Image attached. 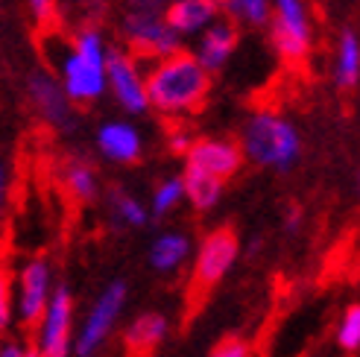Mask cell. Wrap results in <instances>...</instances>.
Returning <instances> with one entry per match:
<instances>
[{
  "label": "cell",
  "mask_w": 360,
  "mask_h": 357,
  "mask_svg": "<svg viewBox=\"0 0 360 357\" xmlns=\"http://www.w3.org/2000/svg\"><path fill=\"white\" fill-rule=\"evenodd\" d=\"M109 50V39L97 24L79 27L68 44L59 50H47V56H53V70H56L53 77L74 105H91L105 94Z\"/></svg>",
  "instance_id": "obj_1"
},
{
  "label": "cell",
  "mask_w": 360,
  "mask_h": 357,
  "mask_svg": "<svg viewBox=\"0 0 360 357\" xmlns=\"http://www.w3.org/2000/svg\"><path fill=\"white\" fill-rule=\"evenodd\" d=\"M150 109L165 117L193 115L208 100L211 74L191 56V50H176L165 59L143 62Z\"/></svg>",
  "instance_id": "obj_2"
},
{
  "label": "cell",
  "mask_w": 360,
  "mask_h": 357,
  "mask_svg": "<svg viewBox=\"0 0 360 357\" xmlns=\"http://www.w3.org/2000/svg\"><path fill=\"white\" fill-rule=\"evenodd\" d=\"M238 147L252 164L273 173H287L302 158V132L290 117L276 109H258L243 123Z\"/></svg>",
  "instance_id": "obj_3"
},
{
  "label": "cell",
  "mask_w": 360,
  "mask_h": 357,
  "mask_svg": "<svg viewBox=\"0 0 360 357\" xmlns=\"http://www.w3.org/2000/svg\"><path fill=\"white\" fill-rule=\"evenodd\" d=\"M126 299H129V287H126L123 278L105 284L100 296L94 299V305L88 308L77 337L70 340V351L77 357H97L120 323V316L126 311Z\"/></svg>",
  "instance_id": "obj_4"
},
{
  "label": "cell",
  "mask_w": 360,
  "mask_h": 357,
  "mask_svg": "<svg viewBox=\"0 0 360 357\" xmlns=\"http://www.w3.org/2000/svg\"><path fill=\"white\" fill-rule=\"evenodd\" d=\"M269 41L287 62L308 59L314 47V18L308 0H269Z\"/></svg>",
  "instance_id": "obj_5"
},
{
  "label": "cell",
  "mask_w": 360,
  "mask_h": 357,
  "mask_svg": "<svg viewBox=\"0 0 360 357\" xmlns=\"http://www.w3.org/2000/svg\"><path fill=\"white\" fill-rule=\"evenodd\" d=\"M120 35L126 41V50L138 56L141 62L165 59L170 53L182 50V39L167 27L165 15H150V12H126L120 18Z\"/></svg>",
  "instance_id": "obj_6"
},
{
  "label": "cell",
  "mask_w": 360,
  "mask_h": 357,
  "mask_svg": "<svg viewBox=\"0 0 360 357\" xmlns=\"http://www.w3.org/2000/svg\"><path fill=\"white\" fill-rule=\"evenodd\" d=\"M56 290L53 278V264L47 258H30L18 275L12 278V301H15V319L27 328H35L47 311V301Z\"/></svg>",
  "instance_id": "obj_7"
},
{
  "label": "cell",
  "mask_w": 360,
  "mask_h": 357,
  "mask_svg": "<svg viewBox=\"0 0 360 357\" xmlns=\"http://www.w3.org/2000/svg\"><path fill=\"white\" fill-rule=\"evenodd\" d=\"M105 94H112L115 103L132 117L150 112L143 62L132 56L129 50H123V47L109 50V59H105Z\"/></svg>",
  "instance_id": "obj_8"
},
{
  "label": "cell",
  "mask_w": 360,
  "mask_h": 357,
  "mask_svg": "<svg viewBox=\"0 0 360 357\" xmlns=\"http://www.w3.org/2000/svg\"><path fill=\"white\" fill-rule=\"evenodd\" d=\"M74 340V293L68 284H56L47 311L35 325V354L39 357H70Z\"/></svg>",
  "instance_id": "obj_9"
},
{
  "label": "cell",
  "mask_w": 360,
  "mask_h": 357,
  "mask_svg": "<svg viewBox=\"0 0 360 357\" xmlns=\"http://www.w3.org/2000/svg\"><path fill=\"white\" fill-rule=\"evenodd\" d=\"M240 255V240L231 228H214L193 249V284L200 290H211L229 275Z\"/></svg>",
  "instance_id": "obj_10"
},
{
  "label": "cell",
  "mask_w": 360,
  "mask_h": 357,
  "mask_svg": "<svg viewBox=\"0 0 360 357\" xmlns=\"http://www.w3.org/2000/svg\"><path fill=\"white\" fill-rule=\"evenodd\" d=\"M27 97L30 105L35 109L50 129H59V132H70L77 126V105L65 97V91L59 88L56 77L50 70L39 67L32 70L30 79H27Z\"/></svg>",
  "instance_id": "obj_11"
},
{
  "label": "cell",
  "mask_w": 360,
  "mask_h": 357,
  "mask_svg": "<svg viewBox=\"0 0 360 357\" xmlns=\"http://www.w3.org/2000/svg\"><path fill=\"white\" fill-rule=\"evenodd\" d=\"M182 158H185L188 170L208 173L214 178H220V182H229V178L243 167V152L238 147V141L214 138V135L193 138V144L188 147V152Z\"/></svg>",
  "instance_id": "obj_12"
},
{
  "label": "cell",
  "mask_w": 360,
  "mask_h": 357,
  "mask_svg": "<svg viewBox=\"0 0 360 357\" xmlns=\"http://www.w3.org/2000/svg\"><path fill=\"white\" fill-rule=\"evenodd\" d=\"M240 47V27L231 24L226 15H220L211 27H205L196 35V44L191 50V56L202 65L208 74H217L229 65V59L235 56V50Z\"/></svg>",
  "instance_id": "obj_13"
},
{
  "label": "cell",
  "mask_w": 360,
  "mask_h": 357,
  "mask_svg": "<svg viewBox=\"0 0 360 357\" xmlns=\"http://www.w3.org/2000/svg\"><path fill=\"white\" fill-rule=\"evenodd\" d=\"M97 152L112 164H138L147 150L143 132L132 120H105L94 132Z\"/></svg>",
  "instance_id": "obj_14"
},
{
  "label": "cell",
  "mask_w": 360,
  "mask_h": 357,
  "mask_svg": "<svg viewBox=\"0 0 360 357\" xmlns=\"http://www.w3.org/2000/svg\"><path fill=\"white\" fill-rule=\"evenodd\" d=\"M223 12L214 0H173L165 12L167 27L179 35V39H196L205 27H211Z\"/></svg>",
  "instance_id": "obj_15"
},
{
  "label": "cell",
  "mask_w": 360,
  "mask_h": 357,
  "mask_svg": "<svg viewBox=\"0 0 360 357\" xmlns=\"http://www.w3.org/2000/svg\"><path fill=\"white\" fill-rule=\"evenodd\" d=\"M167 331H170V323L165 313H155V311H147L135 316L129 325H126V334H123V346H126V354L129 357H153L155 349L167 340Z\"/></svg>",
  "instance_id": "obj_16"
},
{
  "label": "cell",
  "mask_w": 360,
  "mask_h": 357,
  "mask_svg": "<svg viewBox=\"0 0 360 357\" xmlns=\"http://www.w3.org/2000/svg\"><path fill=\"white\" fill-rule=\"evenodd\" d=\"M193 255V240L185 235V231H176V228H167L150 243V266L161 275H170V273H179L182 266L191 261Z\"/></svg>",
  "instance_id": "obj_17"
},
{
  "label": "cell",
  "mask_w": 360,
  "mask_h": 357,
  "mask_svg": "<svg viewBox=\"0 0 360 357\" xmlns=\"http://www.w3.org/2000/svg\"><path fill=\"white\" fill-rule=\"evenodd\" d=\"M331 79L340 91H352V88H357V82H360V35L352 27H346L337 39Z\"/></svg>",
  "instance_id": "obj_18"
},
{
  "label": "cell",
  "mask_w": 360,
  "mask_h": 357,
  "mask_svg": "<svg viewBox=\"0 0 360 357\" xmlns=\"http://www.w3.org/2000/svg\"><path fill=\"white\" fill-rule=\"evenodd\" d=\"M182 188H185V202H191V208L196 211L217 208L226 193V182H220V178H214L208 173H200V170H188V167L182 173Z\"/></svg>",
  "instance_id": "obj_19"
},
{
  "label": "cell",
  "mask_w": 360,
  "mask_h": 357,
  "mask_svg": "<svg viewBox=\"0 0 360 357\" xmlns=\"http://www.w3.org/2000/svg\"><path fill=\"white\" fill-rule=\"evenodd\" d=\"M62 188L70 200L77 202H94L100 196V176L85 158H70L62 170Z\"/></svg>",
  "instance_id": "obj_20"
},
{
  "label": "cell",
  "mask_w": 360,
  "mask_h": 357,
  "mask_svg": "<svg viewBox=\"0 0 360 357\" xmlns=\"http://www.w3.org/2000/svg\"><path fill=\"white\" fill-rule=\"evenodd\" d=\"M109 211H112V220L123 228H143L150 223V211L143 205L135 193L129 190H112L109 196Z\"/></svg>",
  "instance_id": "obj_21"
},
{
  "label": "cell",
  "mask_w": 360,
  "mask_h": 357,
  "mask_svg": "<svg viewBox=\"0 0 360 357\" xmlns=\"http://www.w3.org/2000/svg\"><path fill=\"white\" fill-rule=\"evenodd\" d=\"M185 202V188H182V176H167L153 188L150 193V217H170V214Z\"/></svg>",
  "instance_id": "obj_22"
},
{
  "label": "cell",
  "mask_w": 360,
  "mask_h": 357,
  "mask_svg": "<svg viewBox=\"0 0 360 357\" xmlns=\"http://www.w3.org/2000/svg\"><path fill=\"white\" fill-rule=\"evenodd\" d=\"M223 15L231 24L258 30L269 21V0H223Z\"/></svg>",
  "instance_id": "obj_23"
},
{
  "label": "cell",
  "mask_w": 360,
  "mask_h": 357,
  "mask_svg": "<svg viewBox=\"0 0 360 357\" xmlns=\"http://www.w3.org/2000/svg\"><path fill=\"white\" fill-rule=\"evenodd\" d=\"M334 340H337V346L343 349L346 354H354L360 349V305H357V301H354V305H349L343 311V316H340Z\"/></svg>",
  "instance_id": "obj_24"
},
{
  "label": "cell",
  "mask_w": 360,
  "mask_h": 357,
  "mask_svg": "<svg viewBox=\"0 0 360 357\" xmlns=\"http://www.w3.org/2000/svg\"><path fill=\"white\" fill-rule=\"evenodd\" d=\"M15 319V301H12V275L6 264H0V334L9 331Z\"/></svg>",
  "instance_id": "obj_25"
},
{
  "label": "cell",
  "mask_w": 360,
  "mask_h": 357,
  "mask_svg": "<svg viewBox=\"0 0 360 357\" xmlns=\"http://www.w3.org/2000/svg\"><path fill=\"white\" fill-rule=\"evenodd\" d=\"M24 4H27L32 21L39 27L53 24V18H56V0H24Z\"/></svg>",
  "instance_id": "obj_26"
},
{
  "label": "cell",
  "mask_w": 360,
  "mask_h": 357,
  "mask_svg": "<svg viewBox=\"0 0 360 357\" xmlns=\"http://www.w3.org/2000/svg\"><path fill=\"white\" fill-rule=\"evenodd\" d=\"M208 357H252V349L246 340H238V337H229L217 349H214Z\"/></svg>",
  "instance_id": "obj_27"
},
{
  "label": "cell",
  "mask_w": 360,
  "mask_h": 357,
  "mask_svg": "<svg viewBox=\"0 0 360 357\" xmlns=\"http://www.w3.org/2000/svg\"><path fill=\"white\" fill-rule=\"evenodd\" d=\"M191 144H193V135H191L188 126H173V129L167 132V147H170L176 155H185Z\"/></svg>",
  "instance_id": "obj_28"
},
{
  "label": "cell",
  "mask_w": 360,
  "mask_h": 357,
  "mask_svg": "<svg viewBox=\"0 0 360 357\" xmlns=\"http://www.w3.org/2000/svg\"><path fill=\"white\" fill-rule=\"evenodd\" d=\"M173 0H126V12H150V15H165Z\"/></svg>",
  "instance_id": "obj_29"
},
{
  "label": "cell",
  "mask_w": 360,
  "mask_h": 357,
  "mask_svg": "<svg viewBox=\"0 0 360 357\" xmlns=\"http://www.w3.org/2000/svg\"><path fill=\"white\" fill-rule=\"evenodd\" d=\"M6 208H9V170L6 164H0V231H4Z\"/></svg>",
  "instance_id": "obj_30"
},
{
  "label": "cell",
  "mask_w": 360,
  "mask_h": 357,
  "mask_svg": "<svg viewBox=\"0 0 360 357\" xmlns=\"http://www.w3.org/2000/svg\"><path fill=\"white\" fill-rule=\"evenodd\" d=\"M30 346L21 340H4L0 343V357H27Z\"/></svg>",
  "instance_id": "obj_31"
},
{
  "label": "cell",
  "mask_w": 360,
  "mask_h": 357,
  "mask_svg": "<svg viewBox=\"0 0 360 357\" xmlns=\"http://www.w3.org/2000/svg\"><path fill=\"white\" fill-rule=\"evenodd\" d=\"M299 223H302V217H299V211H293V214H290V217H287V228H290V231H296V228H299Z\"/></svg>",
  "instance_id": "obj_32"
},
{
  "label": "cell",
  "mask_w": 360,
  "mask_h": 357,
  "mask_svg": "<svg viewBox=\"0 0 360 357\" xmlns=\"http://www.w3.org/2000/svg\"><path fill=\"white\" fill-rule=\"evenodd\" d=\"M27 357H39V354H35V349L30 346V351H27Z\"/></svg>",
  "instance_id": "obj_33"
}]
</instances>
